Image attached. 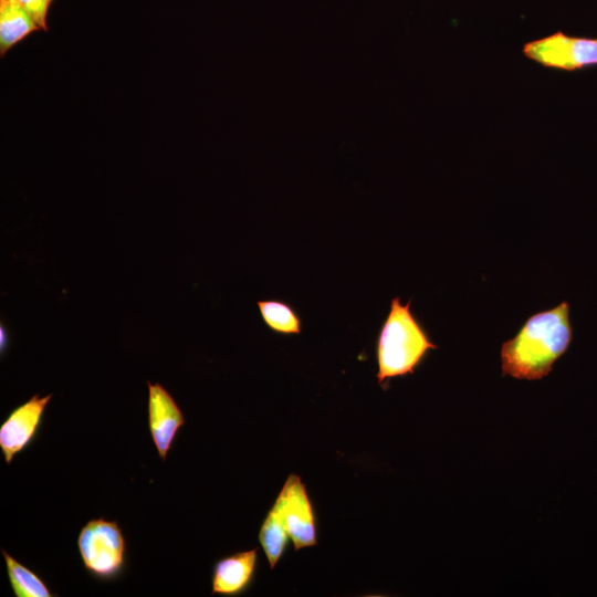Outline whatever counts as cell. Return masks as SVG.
Masks as SVG:
<instances>
[{"mask_svg": "<svg viewBox=\"0 0 597 597\" xmlns=\"http://www.w3.org/2000/svg\"><path fill=\"white\" fill-rule=\"evenodd\" d=\"M573 341L569 303L561 302L551 310L531 315L514 337L501 347L504 376L540 380L553 369Z\"/></svg>", "mask_w": 597, "mask_h": 597, "instance_id": "obj_1", "label": "cell"}, {"mask_svg": "<svg viewBox=\"0 0 597 597\" xmlns=\"http://www.w3.org/2000/svg\"><path fill=\"white\" fill-rule=\"evenodd\" d=\"M411 300L402 304L399 297L390 301L377 341V380L386 385L391 378L413 374L431 349L438 346L410 308Z\"/></svg>", "mask_w": 597, "mask_h": 597, "instance_id": "obj_2", "label": "cell"}, {"mask_svg": "<svg viewBox=\"0 0 597 597\" xmlns=\"http://www.w3.org/2000/svg\"><path fill=\"white\" fill-rule=\"evenodd\" d=\"M77 547L86 572L100 580H114L125 568L126 543L116 521L90 520L80 531Z\"/></svg>", "mask_w": 597, "mask_h": 597, "instance_id": "obj_3", "label": "cell"}, {"mask_svg": "<svg viewBox=\"0 0 597 597\" xmlns=\"http://www.w3.org/2000/svg\"><path fill=\"white\" fill-rule=\"evenodd\" d=\"M522 53L546 69L580 71L597 66V38L572 36L557 31L526 42Z\"/></svg>", "mask_w": 597, "mask_h": 597, "instance_id": "obj_4", "label": "cell"}, {"mask_svg": "<svg viewBox=\"0 0 597 597\" xmlns=\"http://www.w3.org/2000/svg\"><path fill=\"white\" fill-rule=\"evenodd\" d=\"M273 506L279 511L295 551L316 545L313 506L298 475L287 476Z\"/></svg>", "mask_w": 597, "mask_h": 597, "instance_id": "obj_5", "label": "cell"}, {"mask_svg": "<svg viewBox=\"0 0 597 597\" xmlns=\"http://www.w3.org/2000/svg\"><path fill=\"white\" fill-rule=\"evenodd\" d=\"M52 395L32 396L14 408L0 426V449L8 464L35 439Z\"/></svg>", "mask_w": 597, "mask_h": 597, "instance_id": "obj_6", "label": "cell"}, {"mask_svg": "<svg viewBox=\"0 0 597 597\" xmlns=\"http://www.w3.org/2000/svg\"><path fill=\"white\" fill-rule=\"evenodd\" d=\"M148 386V427L161 461H165L178 430L185 423L179 406L160 384Z\"/></svg>", "mask_w": 597, "mask_h": 597, "instance_id": "obj_7", "label": "cell"}, {"mask_svg": "<svg viewBox=\"0 0 597 597\" xmlns=\"http://www.w3.org/2000/svg\"><path fill=\"white\" fill-rule=\"evenodd\" d=\"M256 553L253 548L219 559L213 566L211 594L234 596L247 590L255 572Z\"/></svg>", "mask_w": 597, "mask_h": 597, "instance_id": "obj_8", "label": "cell"}, {"mask_svg": "<svg viewBox=\"0 0 597 597\" xmlns=\"http://www.w3.org/2000/svg\"><path fill=\"white\" fill-rule=\"evenodd\" d=\"M41 30L18 0H0V55L30 33Z\"/></svg>", "mask_w": 597, "mask_h": 597, "instance_id": "obj_9", "label": "cell"}, {"mask_svg": "<svg viewBox=\"0 0 597 597\" xmlns=\"http://www.w3.org/2000/svg\"><path fill=\"white\" fill-rule=\"evenodd\" d=\"M11 588L17 597H51L46 584L31 569L1 549Z\"/></svg>", "mask_w": 597, "mask_h": 597, "instance_id": "obj_10", "label": "cell"}, {"mask_svg": "<svg viewBox=\"0 0 597 597\" xmlns=\"http://www.w3.org/2000/svg\"><path fill=\"white\" fill-rule=\"evenodd\" d=\"M289 537L285 524L279 511L273 506L265 516L259 532V541L271 568H274L282 557Z\"/></svg>", "mask_w": 597, "mask_h": 597, "instance_id": "obj_11", "label": "cell"}, {"mask_svg": "<svg viewBox=\"0 0 597 597\" xmlns=\"http://www.w3.org/2000/svg\"><path fill=\"white\" fill-rule=\"evenodd\" d=\"M256 305L262 320L271 331L283 335L301 333V318L287 303L277 300H261L256 302Z\"/></svg>", "mask_w": 597, "mask_h": 597, "instance_id": "obj_12", "label": "cell"}, {"mask_svg": "<svg viewBox=\"0 0 597 597\" xmlns=\"http://www.w3.org/2000/svg\"><path fill=\"white\" fill-rule=\"evenodd\" d=\"M41 30L48 31L46 17L52 0H18Z\"/></svg>", "mask_w": 597, "mask_h": 597, "instance_id": "obj_13", "label": "cell"}, {"mask_svg": "<svg viewBox=\"0 0 597 597\" xmlns=\"http://www.w3.org/2000/svg\"><path fill=\"white\" fill-rule=\"evenodd\" d=\"M8 345H9V335H8V332L6 329V327L1 324V327H0V352H1V355H3L8 348Z\"/></svg>", "mask_w": 597, "mask_h": 597, "instance_id": "obj_14", "label": "cell"}]
</instances>
